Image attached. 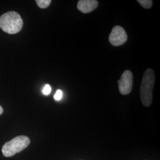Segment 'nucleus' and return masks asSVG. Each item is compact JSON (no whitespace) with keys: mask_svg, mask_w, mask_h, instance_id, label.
<instances>
[{"mask_svg":"<svg viewBox=\"0 0 160 160\" xmlns=\"http://www.w3.org/2000/svg\"><path fill=\"white\" fill-rule=\"evenodd\" d=\"M119 90L120 94L127 95L131 92L133 87V74L129 70H126L118 80Z\"/></svg>","mask_w":160,"mask_h":160,"instance_id":"obj_5","label":"nucleus"},{"mask_svg":"<svg viewBox=\"0 0 160 160\" xmlns=\"http://www.w3.org/2000/svg\"><path fill=\"white\" fill-rule=\"evenodd\" d=\"M154 83V72L152 69L148 68L143 74L140 88L141 102L145 107L150 106L152 103Z\"/></svg>","mask_w":160,"mask_h":160,"instance_id":"obj_1","label":"nucleus"},{"mask_svg":"<svg viewBox=\"0 0 160 160\" xmlns=\"http://www.w3.org/2000/svg\"><path fill=\"white\" fill-rule=\"evenodd\" d=\"M128 39L125 30L119 26H116L109 35V42L114 46H119L125 43Z\"/></svg>","mask_w":160,"mask_h":160,"instance_id":"obj_4","label":"nucleus"},{"mask_svg":"<svg viewBox=\"0 0 160 160\" xmlns=\"http://www.w3.org/2000/svg\"><path fill=\"white\" fill-rule=\"evenodd\" d=\"M63 96V92L61 90H58L55 94L54 95V99L57 101H59Z\"/></svg>","mask_w":160,"mask_h":160,"instance_id":"obj_9","label":"nucleus"},{"mask_svg":"<svg viewBox=\"0 0 160 160\" xmlns=\"http://www.w3.org/2000/svg\"><path fill=\"white\" fill-rule=\"evenodd\" d=\"M51 92V86H49V84H46L45 86L44 87L43 90H42L43 94L47 96V95H49Z\"/></svg>","mask_w":160,"mask_h":160,"instance_id":"obj_10","label":"nucleus"},{"mask_svg":"<svg viewBox=\"0 0 160 160\" xmlns=\"http://www.w3.org/2000/svg\"><path fill=\"white\" fill-rule=\"evenodd\" d=\"M23 26V20L17 12H7L0 17V28L8 34L17 33Z\"/></svg>","mask_w":160,"mask_h":160,"instance_id":"obj_2","label":"nucleus"},{"mask_svg":"<svg viewBox=\"0 0 160 160\" xmlns=\"http://www.w3.org/2000/svg\"><path fill=\"white\" fill-rule=\"evenodd\" d=\"M30 143V139L26 136L16 137L3 145L2 148V154L7 157H12L26 148Z\"/></svg>","mask_w":160,"mask_h":160,"instance_id":"obj_3","label":"nucleus"},{"mask_svg":"<svg viewBox=\"0 0 160 160\" xmlns=\"http://www.w3.org/2000/svg\"><path fill=\"white\" fill-rule=\"evenodd\" d=\"M36 2L40 8H46L50 5L51 1V0H36Z\"/></svg>","mask_w":160,"mask_h":160,"instance_id":"obj_7","label":"nucleus"},{"mask_svg":"<svg viewBox=\"0 0 160 160\" xmlns=\"http://www.w3.org/2000/svg\"><path fill=\"white\" fill-rule=\"evenodd\" d=\"M138 3L144 8L148 9L152 6V1L151 0H138Z\"/></svg>","mask_w":160,"mask_h":160,"instance_id":"obj_8","label":"nucleus"},{"mask_svg":"<svg viewBox=\"0 0 160 160\" xmlns=\"http://www.w3.org/2000/svg\"><path fill=\"white\" fill-rule=\"evenodd\" d=\"M98 2L96 0H80L77 4V8L83 13H89L97 8Z\"/></svg>","mask_w":160,"mask_h":160,"instance_id":"obj_6","label":"nucleus"},{"mask_svg":"<svg viewBox=\"0 0 160 160\" xmlns=\"http://www.w3.org/2000/svg\"><path fill=\"white\" fill-rule=\"evenodd\" d=\"M3 112V109L2 108V107L0 106V115Z\"/></svg>","mask_w":160,"mask_h":160,"instance_id":"obj_11","label":"nucleus"}]
</instances>
